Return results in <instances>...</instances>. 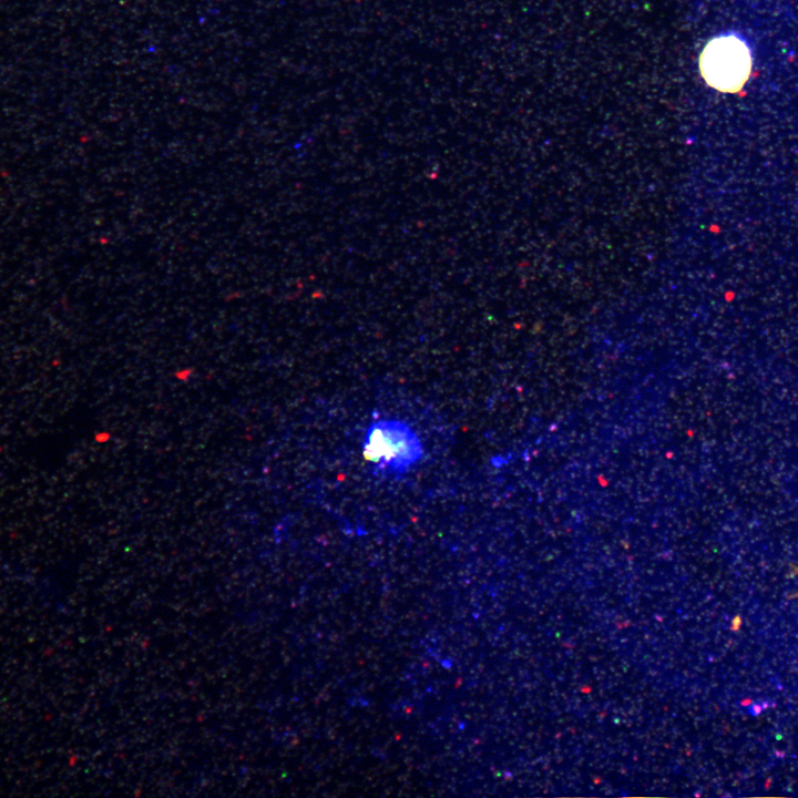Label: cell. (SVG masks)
I'll list each match as a JSON object with an SVG mask.
<instances>
[{
    "instance_id": "cell-1",
    "label": "cell",
    "mask_w": 798,
    "mask_h": 798,
    "mask_svg": "<svg viewBox=\"0 0 798 798\" xmlns=\"http://www.w3.org/2000/svg\"><path fill=\"white\" fill-rule=\"evenodd\" d=\"M753 59L747 42L738 34L713 38L699 55V71L705 82L724 93L738 92L751 72Z\"/></svg>"
},
{
    "instance_id": "cell-2",
    "label": "cell",
    "mask_w": 798,
    "mask_h": 798,
    "mask_svg": "<svg viewBox=\"0 0 798 798\" xmlns=\"http://www.w3.org/2000/svg\"><path fill=\"white\" fill-rule=\"evenodd\" d=\"M364 456L379 469L401 472L422 456L417 433L399 420H379L367 430Z\"/></svg>"
},
{
    "instance_id": "cell-3",
    "label": "cell",
    "mask_w": 798,
    "mask_h": 798,
    "mask_svg": "<svg viewBox=\"0 0 798 798\" xmlns=\"http://www.w3.org/2000/svg\"><path fill=\"white\" fill-rule=\"evenodd\" d=\"M796 570L798 571V567H796Z\"/></svg>"
}]
</instances>
